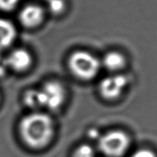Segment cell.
I'll return each instance as SVG.
<instances>
[{
	"mask_svg": "<svg viewBox=\"0 0 157 157\" xmlns=\"http://www.w3.org/2000/svg\"><path fill=\"white\" fill-rule=\"evenodd\" d=\"M44 18V9L35 4L24 6L18 15L20 23L27 29H34L39 26L42 23Z\"/></svg>",
	"mask_w": 157,
	"mask_h": 157,
	"instance_id": "7",
	"label": "cell"
},
{
	"mask_svg": "<svg viewBox=\"0 0 157 157\" xmlns=\"http://www.w3.org/2000/svg\"><path fill=\"white\" fill-rule=\"evenodd\" d=\"M6 60L9 70L21 73L30 68L33 59L29 51L18 48L12 50L6 57Z\"/></svg>",
	"mask_w": 157,
	"mask_h": 157,
	"instance_id": "6",
	"label": "cell"
},
{
	"mask_svg": "<svg viewBox=\"0 0 157 157\" xmlns=\"http://www.w3.org/2000/svg\"><path fill=\"white\" fill-rule=\"evenodd\" d=\"M101 66L112 73L119 72L127 65V58L125 55L118 51H110L103 57Z\"/></svg>",
	"mask_w": 157,
	"mask_h": 157,
	"instance_id": "8",
	"label": "cell"
},
{
	"mask_svg": "<svg viewBox=\"0 0 157 157\" xmlns=\"http://www.w3.org/2000/svg\"><path fill=\"white\" fill-rule=\"evenodd\" d=\"M130 146V138L126 132L113 130L101 135L98 139V147L107 157H122Z\"/></svg>",
	"mask_w": 157,
	"mask_h": 157,
	"instance_id": "3",
	"label": "cell"
},
{
	"mask_svg": "<svg viewBox=\"0 0 157 157\" xmlns=\"http://www.w3.org/2000/svg\"><path fill=\"white\" fill-rule=\"evenodd\" d=\"M72 157H95V152L91 146L81 144L75 149Z\"/></svg>",
	"mask_w": 157,
	"mask_h": 157,
	"instance_id": "11",
	"label": "cell"
},
{
	"mask_svg": "<svg viewBox=\"0 0 157 157\" xmlns=\"http://www.w3.org/2000/svg\"><path fill=\"white\" fill-rule=\"evenodd\" d=\"M128 83V78L126 75L113 74L103 78L100 81L98 91L104 99L115 101L124 94Z\"/></svg>",
	"mask_w": 157,
	"mask_h": 157,
	"instance_id": "5",
	"label": "cell"
},
{
	"mask_svg": "<svg viewBox=\"0 0 157 157\" xmlns=\"http://www.w3.org/2000/svg\"><path fill=\"white\" fill-rule=\"evenodd\" d=\"M17 37L15 25L9 19L0 18V51L10 47Z\"/></svg>",
	"mask_w": 157,
	"mask_h": 157,
	"instance_id": "9",
	"label": "cell"
},
{
	"mask_svg": "<svg viewBox=\"0 0 157 157\" xmlns=\"http://www.w3.org/2000/svg\"><path fill=\"white\" fill-rule=\"evenodd\" d=\"M22 142L29 148L40 150L47 147L55 135V124L49 115L33 112L23 117L18 125Z\"/></svg>",
	"mask_w": 157,
	"mask_h": 157,
	"instance_id": "1",
	"label": "cell"
},
{
	"mask_svg": "<svg viewBox=\"0 0 157 157\" xmlns=\"http://www.w3.org/2000/svg\"><path fill=\"white\" fill-rule=\"evenodd\" d=\"M0 101H1V94H0Z\"/></svg>",
	"mask_w": 157,
	"mask_h": 157,
	"instance_id": "16",
	"label": "cell"
},
{
	"mask_svg": "<svg viewBox=\"0 0 157 157\" xmlns=\"http://www.w3.org/2000/svg\"><path fill=\"white\" fill-rule=\"evenodd\" d=\"M9 70L7 63H6V57L0 55V77L4 76Z\"/></svg>",
	"mask_w": 157,
	"mask_h": 157,
	"instance_id": "15",
	"label": "cell"
},
{
	"mask_svg": "<svg viewBox=\"0 0 157 157\" xmlns=\"http://www.w3.org/2000/svg\"><path fill=\"white\" fill-rule=\"evenodd\" d=\"M131 157H157V155L150 149L142 148L134 152Z\"/></svg>",
	"mask_w": 157,
	"mask_h": 157,
	"instance_id": "14",
	"label": "cell"
},
{
	"mask_svg": "<svg viewBox=\"0 0 157 157\" xmlns=\"http://www.w3.org/2000/svg\"><path fill=\"white\" fill-rule=\"evenodd\" d=\"M23 101L28 107L33 110L41 108L38 89L32 88L26 90L23 95Z\"/></svg>",
	"mask_w": 157,
	"mask_h": 157,
	"instance_id": "10",
	"label": "cell"
},
{
	"mask_svg": "<svg viewBox=\"0 0 157 157\" xmlns=\"http://www.w3.org/2000/svg\"><path fill=\"white\" fill-rule=\"evenodd\" d=\"M70 71L75 78L82 81H90L99 74L101 60L87 51H75L71 54L67 61Z\"/></svg>",
	"mask_w": 157,
	"mask_h": 157,
	"instance_id": "2",
	"label": "cell"
},
{
	"mask_svg": "<svg viewBox=\"0 0 157 157\" xmlns=\"http://www.w3.org/2000/svg\"><path fill=\"white\" fill-rule=\"evenodd\" d=\"M48 8L52 13L58 15L64 12L65 9L64 0H46Z\"/></svg>",
	"mask_w": 157,
	"mask_h": 157,
	"instance_id": "12",
	"label": "cell"
},
{
	"mask_svg": "<svg viewBox=\"0 0 157 157\" xmlns=\"http://www.w3.org/2000/svg\"><path fill=\"white\" fill-rule=\"evenodd\" d=\"M38 92L41 108L57 110L65 101L66 90L62 84L58 81H47L38 88Z\"/></svg>",
	"mask_w": 157,
	"mask_h": 157,
	"instance_id": "4",
	"label": "cell"
},
{
	"mask_svg": "<svg viewBox=\"0 0 157 157\" xmlns=\"http://www.w3.org/2000/svg\"><path fill=\"white\" fill-rule=\"evenodd\" d=\"M19 2L20 0H0V10L11 12L17 7Z\"/></svg>",
	"mask_w": 157,
	"mask_h": 157,
	"instance_id": "13",
	"label": "cell"
}]
</instances>
